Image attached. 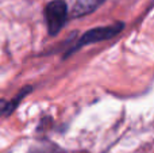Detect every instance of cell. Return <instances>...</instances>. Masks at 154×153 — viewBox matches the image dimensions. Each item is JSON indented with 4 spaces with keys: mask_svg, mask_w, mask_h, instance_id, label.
<instances>
[{
    "mask_svg": "<svg viewBox=\"0 0 154 153\" xmlns=\"http://www.w3.org/2000/svg\"><path fill=\"white\" fill-rule=\"evenodd\" d=\"M68 16L66 3L62 0H53L45 8V18L48 23V30L51 35H56L65 24Z\"/></svg>",
    "mask_w": 154,
    "mask_h": 153,
    "instance_id": "cell-1",
    "label": "cell"
},
{
    "mask_svg": "<svg viewBox=\"0 0 154 153\" xmlns=\"http://www.w3.org/2000/svg\"><path fill=\"white\" fill-rule=\"evenodd\" d=\"M125 24L123 23H116V24H112V26H104V27H96V29H92L89 31H87L84 35L81 37V39L77 42L76 46H73L70 49L69 53L72 52H76L77 49H80L81 46L88 45V43H93V42H100V41H106L109 39V38L115 37L120 30L123 29ZM68 53V54H69Z\"/></svg>",
    "mask_w": 154,
    "mask_h": 153,
    "instance_id": "cell-2",
    "label": "cell"
},
{
    "mask_svg": "<svg viewBox=\"0 0 154 153\" xmlns=\"http://www.w3.org/2000/svg\"><path fill=\"white\" fill-rule=\"evenodd\" d=\"M101 3H103V0H79L72 10V15L81 16L85 14H89L93 10H96Z\"/></svg>",
    "mask_w": 154,
    "mask_h": 153,
    "instance_id": "cell-3",
    "label": "cell"
},
{
    "mask_svg": "<svg viewBox=\"0 0 154 153\" xmlns=\"http://www.w3.org/2000/svg\"><path fill=\"white\" fill-rule=\"evenodd\" d=\"M32 153H64L61 149H58L57 146H39L38 149H32Z\"/></svg>",
    "mask_w": 154,
    "mask_h": 153,
    "instance_id": "cell-4",
    "label": "cell"
}]
</instances>
